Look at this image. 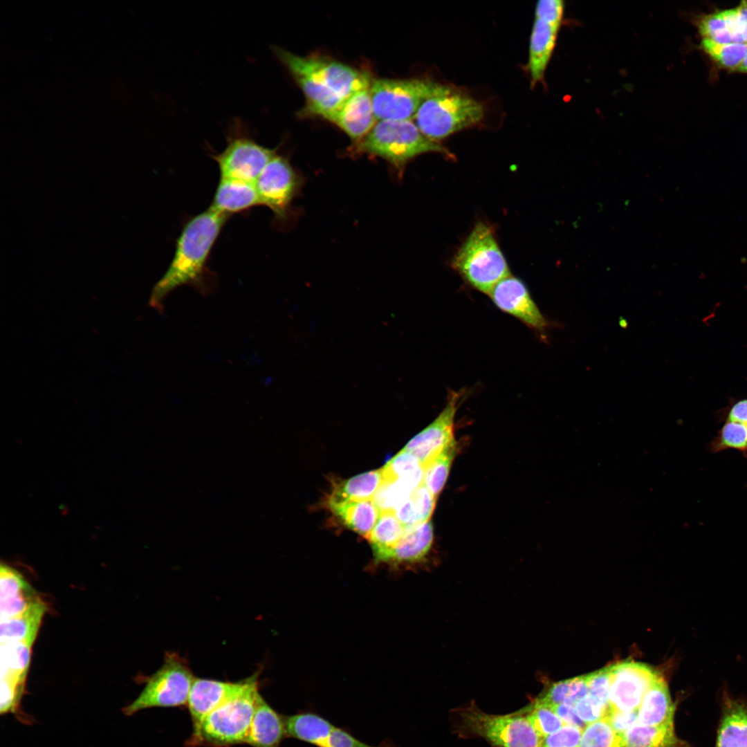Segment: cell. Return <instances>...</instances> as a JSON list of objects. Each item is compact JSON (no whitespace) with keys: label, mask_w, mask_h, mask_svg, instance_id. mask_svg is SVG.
<instances>
[{"label":"cell","mask_w":747,"mask_h":747,"mask_svg":"<svg viewBox=\"0 0 747 747\" xmlns=\"http://www.w3.org/2000/svg\"><path fill=\"white\" fill-rule=\"evenodd\" d=\"M228 218L209 207L185 223L176 239L172 261L151 291L150 306L162 310L165 298L181 286H192L201 293L210 292L214 276L208 261Z\"/></svg>","instance_id":"6da1fadb"},{"label":"cell","mask_w":747,"mask_h":747,"mask_svg":"<svg viewBox=\"0 0 747 747\" xmlns=\"http://www.w3.org/2000/svg\"><path fill=\"white\" fill-rule=\"evenodd\" d=\"M350 151L353 155L367 154L385 160L400 177L407 164L423 154L435 152L454 158L446 147L425 136L413 120H378Z\"/></svg>","instance_id":"7a4b0ae2"},{"label":"cell","mask_w":747,"mask_h":747,"mask_svg":"<svg viewBox=\"0 0 747 747\" xmlns=\"http://www.w3.org/2000/svg\"><path fill=\"white\" fill-rule=\"evenodd\" d=\"M450 715L454 733L463 738H482L491 747H540L544 739L519 711L489 714L472 702L453 709Z\"/></svg>","instance_id":"3957f363"},{"label":"cell","mask_w":747,"mask_h":747,"mask_svg":"<svg viewBox=\"0 0 747 747\" xmlns=\"http://www.w3.org/2000/svg\"><path fill=\"white\" fill-rule=\"evenodd\" d=\"M258 674L244 689L208 714L187 741L189 746L228 747L246 742L259 692Z\"/></svg>","instance_id":"277c9868"},{"label":"cell","mask_w":747,"mask_h":747,"mask_svg":"<svg viewBox=\"0 0 747 747\" xmlns=\"http://www.w3.org/2000/svg\"><path fill=\"white\" fill-rule=\"evenodd\" d=\"M450 266L472 288L487 295L510 275L492 227L483 221L475 224Z\"/></svg>","instance_id":"5b68a950"},{"label":"cell","mask_w":747,"mask_h":747,"mask_svg":"<svg viewBox=\"0 0 747 747\" xmlns=\"http://www.w3.org/2000/svg\"><path fill=\"white\" fill-rule=\"evenodd\" d=\"M484 117L483 106L468 95L444 84L420 105L413 122L428 138L438 142Z\"/></svg>","instance_id":"8992f818"},{"label":"cell","mask_w":747,"mask_h":747,"mask_svg":"<svg viewBox=\"0 0 747 747\" xmlns=\"http://www.w3.org/2000/svg\"><path fill=\"white\" fill-rule=\"evenodd\" d=\"M194 679L183 659L175 653L169 654L138 697L123 708V713L130 716L147 708L185 706Z\"/></svg>","instance_id":"52a82bcc"},{"label":"cell","mask_w":747,"mask_h":747,"mask_svg":"<svg viewBox=\"0 0 747 747\" xmlns=\"http://www.w3.org/2000/svg\"><path fill=\"white\" fill-rule=\"evenodd\" d=\"M441 84L421 78L372 80L369 93L377 120H413L421 103Z\"/></svg>","instance_id":"ba28073f"},{"label":"cell","mask_w":747,"mask_h":747,"mask_svg":"<svg viewBox=\"0 0 747 747\" xmlns=\"http://www.w3.org/2000/svg\"><path fill=\"white\" fill-rule=\"evenodd\" d=\"M276 56L289 72L306 73L344 100L369 88L371 80L365 72L338 61L320 57H302L275 47Z\"/></svg>","instance_id":"9c48e42d"},{"label":"cell","mask_w":747,"mask_h":747,"mask_svg":"<svg viewBox=\"0 0 747 747\" xmlns=\"http://www.w3.org/2000/svg\"><path fill=\"white\" fill-rule=\"evenodd\" d=\"M234 129L224 149L211 156L218 165L220 178L255 183L277 150L259 144L239 126Z\"/></svg>","instance_id":"30bf717a"},{"label":"cell","mask_w":747,"mask_h":747,"mask_svg":"<svg viewBox=\"0 0 747 747\" xmlns=\"http://www.w3.org/2000/svg\"><path fill=\"white\" fill-rule=\"evenodd\" d=\"M304 178L287 158L276 154L255 182L261 205L270 208L275 220L282 223L290 212L293 201L303 186Z\"/></svg>","instance_id":"8fae6325"},{"label":"cell","mask_w":747,"mask_h":747,"mask_svg":"<svg viewBox=\"0 0 747 747\" xmlns=\"http://www.w3.org/2000/svg\"><path fill=\"white\" fill-rule=\"evenodd\" d=\"M609 667L610 710H638L645 693L660 674L649 665L633 661H621Z\"/></svg>","instance_id":"7c38bea8"},{"label":"cell","mask_w":747,"mask_h":747,"mask_svg":"<svg viewBox=\"0 0 747 747\" xmlns=\"http://www.w3.org/2000/svg\"><path fill=\"white\" fill-rule=\"evenodd\" d=\"M465 391L449 392L447 403L438 416L416 435L403 450L414 454L424 467L454 439V419Z\"/></svg>","instance_id":"4fadbf2b"},{"label":"cell","mask_w":747,"mask_h":747,"mask_svg":"<svg viewBox=\"0 0 747 747\" xmlns=\"http://www.w3.org/2000/svg\"><path fill=\"white\" fill-rule=\"evenodd\" d=\"M493 304L538 333H544L548 322L533 299L528 288L511 275L498 282L489 293Z\"/></svg>","instance_id":"5bb4252c"},{"label":"cell","mask_w":747,"mask_h":747,"mask_svg":"<svg viewBox=\"0 0 747 747\" xmlns=\"http://www.w3.org/2000/svg\"><path fill=\"white\" fill-rule=\"evenodd\" d=\"M249 677L237 682L195 678L187 706L192 722V730L212 710L246 688Z\"/></svg>","instance_id":"9a60e30c"},{"label":"cell","mask_w":747,"mask_h":747,"mask_svg":"<svg viewBox=\"0 0 747 747\" xmlns=\"http://www.w3.org/2000/svg\"><path fill=\"white\" fill-rule=\"evenodd\" d=\"M327 120L335 124L355 142L360 140L378 121L373 110L369 88L344 99Z\"/></svg>","instance_id":"2e32d148"},{"label":"cell","mask_w":747,"mask_h":747,"mask_svg":"<svg viewBox=\"0 0 747 747\" xmlns=\"http://www.w3.org/2000/svg\"><path fill=\"white\" fill-rule=\"evenodd\" d=\"M561 25L535 17L530 37L528 62L533 85L544 79Z\"/></svg>","instance_id":"e0dca14e"},{"label":"cell","mask_w":747,"mask_h":747,"mask_svg":"<svg viewBox=\"0 0 747 747\" xmlns=\"http://www.w3.org/2000/svg\"><path fill=\"white\" fill-rule=\"evenodd\" d=\"M286 737L284 716L259 693L246 743L252 747H279Z\"/></svg>","instance_id":"ac0fdd59"},{"label":"cell","mask_w":747,"mask_h":747,"mask_svg":"<svg viewBox=\"0 0 747 747\" xmlns=\"http://www.w3.org/2000/svg\"><path fill=\"white\" fill-rule=\"evenodd\" d=\"M257 205L261 202L255 183L220 178L210 208L230 217Z\"/></svg>","instance_id":"d6986e66"},{"label":"cell","mask_w":747,"mask_h":747,"mask_svg":"<svg viewBox=\"0 0 747 747\" xmlns=\"http://www.w3.org/2000/svg\"><path fill=\"white\" fill-rule=\"evenodd\" d=\"M39 600L21 574L7 565H1V620L20 614Z\"/></svg>","instance_id":"ffe728a7"},{"label":"cell","mask_w":747,"mask_h":747,"mask_svg":"<svg viewBox=\"0 0 747 747\" xmlns=\"http://www.w3.org/2000/svg\"><path fill=\"white\" fill-rule=\"evenodd\" d=\"M674 711L667 684L660 675L642 700L637 723L646 726H674Z\"/></svg>","instance_id":"44dd1931"},{"label":"cell","mask_w":747,"mask_h":747,"mask_svg":"<svg viewBox=\"0 0 747 747\" xmlns=\"http://www.w3.org/2000/svg\"><path fill=\"white\" fill-rule=\"evenodd\" d=\"M715 747H747V705L725 694Z\"/></svg>","instance_id":"7402d4cb"},{"label":"cell","mask_w":747,"mask_h":747,"mask_svg":"<svg viewBox=\"0 0 747 747\" xmlns=\"http://www.w3.org/2000/svg\"><path fill=\"white\" fill-rule=\"evenodd\" d=\"M286 737L326 747L335 726L325 718L312 712L284 716Z\"/></svg>","instance_id":"603a6c76"},{"label":"cell","mask_w":747,"mask_h":747,"mask_svg":"<svg viewBox=\"0 0 747 747\" xmlns=\"http://www.w3.org/2000/svg\"><path fill=\"white\" fill-rule=\"evenodd\" d=\"M433 539V526L430 520L405 528L401 540L391 551L389 563L421 561L429 552Z\"/></svg>","instance_id":"cb8c5ba5"},{"label":"cell","mask_w":747,"mask_h":747,"mask_svg":"<svg viewBox=\"0 0 747 747\" xmlns=\"http://www.w3.org/2000/svg\"><path fill=\"white\" fill-rule=\"evenodd\" d=\"M332 512L352 531L367 539L380 515L372 499L362 501H329Z\"/></svg>","instance_id":"d4e9b609"},{"label":"cell","mask_w":747,"mask_h":747,"mask_svg":"<svg viewBox=\"0 0 747 747\" xmlns=\"http://www.w3.org/2000/svg\"><path fill=\"white\" fill-rule=\"evenodd\" d=\"M405 529L394 511L380 512L378 519L367 537L376 562L389 563L391 551L401 540Z\"/></svg>","instance_id":"484cf974"},{"label":"cell","mask_w":747,"mask_h":747,"mask_svg":"<svg viewBox=\"0 0 747 747\" xmlns=\"http://www.w3.org/2000/svg\"><path fill=\"white\" fill-rule=\"evenodd\" d=\"M290 73L303 91L308 113L327 120L342 103L343 99L311 75L299 71Z\"/></svg>","instance_id":"4316f807"},{"label":"cell","mask_w":747,"mask_h":747,"mask_svg":"<svg viewBox=\"0 0 747 747\" xmlns=\"http://www.w3.org/2000/svg\"><path fill=\"white\" fill-rule=\"evenodd\" d=\"M45 610V605L39 599L20 614L1 620V643L24 640L33 643Z\"/></svg>","instance_id":"83f0119b"},{"label":"cell","mask_w":747,"mask_h":747,"mask_svg":"<svg viewBox=\"0 0 747 747\" xmlns=\"http://www.w3.org/2000/svg\"><path fill=\"white\" fill-rule=\"evenodd\" d=\"M624 747H690L675 734L674 726L635 723L622 733Z\"/></svg>","instance_id":"f1b7e54d"},{"label":"cell","mask_w":747,"mask_h":747,"mask_svg":"<svg viewBox=\"0 0 747 747\" xmlns=\"http://www.w3.org/2000/svg\"><path fill=\"white\" fill-rule=\"evenodd\" d=\"M382 481V470L365 472L338 483L329 501L372 499Z\"/></svg>","instance_id":"f546056e"},{"label":"cell","mask_w":747,"mask_h":747,"mask_svg":"<svg viewBox=\"0 0 747 747\" xmlns=\"http://www.w3.org/2000/svg\"><path fill=\"white\" fill-rule=\"evenodd\" d=\"M588 694V675L551 683L535 699L549 707L560 703L575 706Z\"/></svg>","instance_id":"4dcf8cb0"},{"label":"cell","mask_w":747,"mask_h":747,"mask_svg":"<svg viewBox=\"0 0 747 747\" xmlns=\"http://www.w3.org/2000/svg\"><path fill=\"white\" fill-rule=\"evenodd\" d=\"M436 498L423 483L413 490L409 499L398 507L395 514L405 528L430 520Z\"/></svg>","instance_id":"1f68e13d"},{"label":"cell","mask_w":747,"mask_h":747,"mask_svg":"<svg viewBox=\"0 0 747 747\" xmlns=\"http://www.w3.org/2000/svg\"><path fill=\"white\" fill-rule=\"evenodd\" d=\"M382 479L398 480L414 490L423 482L422 463L412 453L402 450L381 468Z\"/></svg>","instance_id":"d6a6232c"},{"label":"cell","mask_w":747,"mask_h":747,"mask_svg":"<svg viewBox=\"0 0 747 747\" xmlns=\"http://www.w3.org/2000/svg\"><path fill=\"white\" fill-rule=\"evenodd\" d=\"M455 450V442L453 440L434 459L423 467V483L436 498L447 481Z\"/></svg>","instance_id":"836d02e7"},{"label":"cell","mask_w":747,"mask_h":747,"mask_svg":"<svg viewBox=\"0 0 747 747\" xmlns=\"http://www.w3.org/2000/svg\"><path fill=\"white\" fill-rule=\"evenodd\" d=\"M708 449L714 454L735 450L747 458V424L726 421L708 443Z\"/></svg>","instance_id":"e575fe53"},{"label":"cell","mask_w":747,"mask_h":747,"mask_svg":"<svg viewBox=\"0 0 747 747\" xmlns=\"http://www.w3.org/2000/svg\"><path fill=\"white\" fill-rule=\"evenodd\" d=\"M518 711L525 716L536 732L543 738L556 732L565 725L551 707L535 699Z\"/></svg>","instance_id":"d590c367"},{"label":"cell","mask_w":747,"mask_h":747,"mask_svg":"<svg viewBox=\"0 0 747 747\" xmlns=\"http://www.w3.org/2000/svg\"><path fill=\"white\" fill-rule=\"evenodd\" d=\"M578 747H624L622 733L615 731L603 718L586 726Z\"/></svg>","instance_id":"8d00e7d4"},{"label":"cell","mask_w":747,"mask_h":747,"mask_svg":"<svg viewBox=\"0 0 747 747\" xmlns=\"http://www.w3.org/2000/svg\"><path fill=\"white\" fill-rule=\"evenodd\" d=\"M413 490L403 481L382 479L372 500L380 511H395L409 499Z\"/></svg>","instance_id":"74e56055"},{"label":"cell","mask_w":747,"mask_h":747,"mask_svg":"<svg viewBox=\"0 0 747 747\" xmlns=\"http://www.w3.org/2000/svg\"><path fill=\"white\" fill-rule=\"evenodd\" d=\"M701 46L703 50L721 66L735 69L739 68L747 54V44L730 43L717 44L712 40L703 39Z\"/></svg>","instance_id":"f35d334b"},{"label":"cell","mask_w":747,"mask_h":747,"mask_svg":"<svg viewBox=\"0 0 747 747\" xmlns=\"http://www.w3.org/2000/svg\"><path fill=\"white\" fill-rule=\"evenodd\" d=\"M698 29L703 37L717 44L732 42V36L721 12H716L702 17L698 22Z\"/></svg>","instance_id":"ab89813d"},{"label":"cell","mask_w":747,"mask_h":747,"mask_svg":"<svg viewBox=\"0 0 747 747\" xmlns=\"http://www.w3.org/2000/svg\"><path fill=\"white\" fill-rule=\"evenodd\" d=\"M587 675L588 694L597 700L606 710H609V667H605Z\"/></svg>","instance_id":"60d3db41"},{"label":"cell","mask_w":747,"mask_h":747,"mask_svg":"<svg viewBox=\"0 0 747 747\" xmlns=\"http://www.w3.org/2000/svg\"><path fill=\"white\" fill-rule=\"evenodd\" d=\"M582 730L565 724L556 732L544 737L540 747H578Z\"/></svg>","instance_id":"b9f144b4"},{"label":"cell","mask_w":747,"mask_h":747,"mask_svg":"<svg viewBox=\"0 0 747 747\" xmlns=\"http://www.w3.org/2000/svg\"><path fill=\"white\" fill-rule=\"evenodd\" d=\"M575 708L578 716L587 724L603 719L609 711L589 694L578 701Z\"/></svg>","instance_id":"7bdbcfd3"},{"label":"cell","mask_w":747,"mask_h":747,"mask_svg":"<svg viewBox=\"0 0 747 747\" xmlns=\"http://www.w3.org/2000/svg\"><path fill=\"white\" fill-rule=\"evenodd\" d=\"M564 7V3L561 0H540L535 6V17L552 23L562 24Z\"/></svg>","instance_id":"ee69618b"},{"label":"cell","mask_w":747,"mask_h":747,"mask_svg":"<svg viewBox=\"0 0 747 747\" xmlns=\"http://www.w3.org/2000/svg\"><path fill=\"white\" fill-rule=\"evenodd\" d=\"M638 710L624 712L609 710L604 717L612 728L619 733H624L637 723Z\"/></svg>","instance_id":"f6af8a7d"},{"label":"cell","mask_w":747,"mask_h":747,"mask_svg":"<svg viewBox=\"0 0 747 747\" xmlns=\"http://www.w3.org/2000/svg\"><path fill=\"white\" fill-rule=\"evenodd\" d=\"M326 747H385L373 746L368 745L353 736L346 730L335 727L332 732Z\"/></svg>","instance_id":"bcb514c9"},{"label":"cell","mask_w":747,"mask_h":747,"mask_svg":"<svg viewBox=\"0 0 747 747\" xmlns=\"http://www.w3.org/2000/svg\"><path fill=\"white\" fill-rule=\"evenodd\" d=\"M564 724L577 727L581 730L587 725L578 716L575 706L560 703L551 707Z\"/></svg>","instance_id":"7dc6e473"},{"label":"cell","mask_w":747,"mask_h":747,"mask_svg":"<svg viewBox=\"0 0 747 747\" xmlns=\"http://www.w3.org/2000/svg\"><path fill=\"white\" fill-rule=\"evenodd\" d=\"M724 418L726 421H730L747 424V398L733 403L727 409Z\"/></svg>","instance_id":"c3c4849f"},{"label":"cell","mask_w":747,"mask_h":747,"mask_svg":"<svg viewBox=\"0 0 747 747\" xmlns=\"http://www.w3.org/2000/svg\"><path fill=\"white\" fill-rule=\"evenodd\" d=\"M736 10L740 32L744 42L747 44V1H742Z\"/></svg>","instance_id":"681fc988"},{"label":"cell","mask_w":747,"mask_h":747,"mask_svg":"<svg viewBox=\"0 0 747 747\" xmlns=\"http://www.w3.org/2000/svg\"><path fill=\"white\" fill-rule=\"evenodd\" d=\"M738 70L741 72L747 73V54Z\"/></svg>","instance_id":"f907efd6"}]
</instances>
